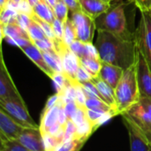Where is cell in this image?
<instances>
[{"mask_svg":"<svg viewBox=\"0 0 151 151\" xmlns=\"http://www.w3.org/2000/svg\"><path fill=\"white\" fill-rule=\"evenodd\" d=\"M81 64L93 77H99L103 67V61L100 59L85 56L81 59Z\"/></svg>","mask_w":151,"mask_h":151,"instance_id":"cell-20","label":"cell"},{"mask_svg":"<svg viewBox=\"0 0 151 151\" xmlns=\"http://www.w3.org/2000/svg\"><path fill=\"white\" fill-rule=\"evenodd\" d=\"M96 46L103 63L115 65L126 70L135 62L134 39H126L108 31L98 30Z\"/></svg>","mask_w":151,"mask_h":151,"instance_id":"cell-1","label":"cell"},{"mask_svg":"<svg viewBox=\"0 0 151 151\" xmlns=\"http://www.w3.org/2000/svg\"><path fill=\"white\" fill-rule=\"evenodd\" d=\"M53 42L55 44V50L61 59L64 74L67 77L72 85L78 83L76 81V73L81 66L80 58L63 40L55 39Z\"/></svg>","mask_w":151,"mask_h":151,"instance_id":"cell-7","label":"cell"},{"mask_svg":"<svg viewBox=\"0 0 151 151\" xmlns=\"http://www.w3.org/2000/svg\"><path fill=\"white\" fill-rule=\"evenodd\" d=\"M74 40H76V33L73 23L69 18L65 22V30H64V42L69 46Z\"/></svg>","mask_w":151,"mask_h":151,"instance_id":"cell-27","label":"cell"},{"mask_svg":"<svg viewBox=\"0 0 151 151\" xmlns=\"http://www.w3.org/2000/svg\"><path fill=\"white\" fill-rule=\"evenodd\" d=\"M51 79L56 85L57 93H62L68 85H71L67 77L64 73H55Z\"/></svg>","mask_w":151,"mask_h":151,"instance_id":"cell-29","label":"cell"},{"mask_svg":"<svg viewBox=\"0 0 151 151\" xmlns=\"http://www.w3.org/2000/svg\"><path fill=\"white\" fill-rule=\"evenodd\" d=\"M126 115L144 133L151 142V99L141 97L140 100L132 106Z\"/></svg>","mask_w":151,"mask_h":151,"instance_id":"cell-4","label":"cell"},{"mask_svg":"<svg viewBox=\"0 0 151 151\" xmlns=\"http://www.w3.org/2000/svg\"><path fill=\"white\" fill-rule=\"evenodd\" d=\"M124 71L125 70L120 67L111 65L109 63H103L99 77L102 78L104 82H106L115 90L123 76Z\"/></svg>","mask_w":151,"mask_h":151,"instance_id":"cell-16","label":"cell"},{"mask_svg":"<svg viewBox=\"0 0 151 151\" xmlns=\"http://www.w3.org/2000/svg\"><path fill=\"white\" fill-rule=\"evenodd\" d=\"M116 104L119 115L127 112L141 98L134 64L126 69L115 88Z\"/></svg>","mask_w":151,"mask_h":151,"instance_id":"cell-3","label":"cell"},{"mask_svg":"<svg viewBox=\"0 0 151 151\" xmlns=\"http://www.w3.org/2000/svg\"><path fill=\"white\" fill-rule=\"evenodd\" d=\"M71 20L75 28L76 39L84 43H92L96 29L95 19L81 10L73 12Z\"/></svg>","mask_w":151,"mask_h":151,"instance_id":"cell-8","label":"cell"},{"mask_svg":"<svg viewBox=\"0 0 151 151\" xmlns=\"http://www.w3.org/2000/svg\"><path fill=\"white\" fill-rule=\"evenodd\" d=\"M27 32L30 39L32 40V42L47 38V36L44 33V31L42 30V28L33 20H32L31 23L29 24L28 28H27Z\"/></svg>","mask_w":151,"mask_h":151,"instance_id":"cell-24","label":"cell"},{"mask_svg":"<svg viewBox=\"0 0 151 151\" xmlns=\"http://www.w3.org/2000/svg\"><path fill=\"white\" fill-rule=\"evenodd\" d=\"M129 3H133L141 12L151 11V0H129Z\"/></svg>","mask_w":151,"mask_h":151,"instance_id":"cell-35","label":"cell"},{"mask_svg":"<svg viewBox=\"0 0 151 151\" xmlns=\"http://www.w3.org/2000/svg\"><path fill=\"white\" fill-rule=\"evenodd\" d=\"M81 10L92 17L96 19L101 14L105 12L111 6V2L107 0H80Z\"/></svg>","mask_w":151,"mask_h":151,"instance_id":"cell-15","label":"cell"},{"mask_svg":"<svg viewBox=\"0 0 151 151\" xmlns=\"http://www.w3.org/2000/svg\"><path fill=\"white\" fill-rule=\"evenodd\" d=\"M85 107L88 109L100 111V112H109L113 113L115 116H119L115 109H113L108 103L104 101L101 99L94 97H87L85 101Z\"/></svg>","mask_w":151,"mask_h":151,"instance_id":"cell-21","label":"cell"},{"mask_svg":"<svg viewBox=\"0 0 151 151\" xmlns=\"http://www.w3.org/2000/svg\"><path fill=\"white\" fill-rule=\"evenodd\" d=\"M134 40L151 70V12H141L140 21L134 31Z\"/></svg>","mask_w":151,"mask_h":151,"instance_id":"cell-6","label":"cell"},{"mask_svg":"<svg viewBox=\"0 0 151 151\" xmlns=\"http://www.w3.org/2000/svg\"><path fill=\"white\" fill-rule=\"evenodd\" d=\"M70 49L80 58V60L86 55V43L81 41V40H74L70 45Z\"/></svg>","mask_w":151,"mask_h":151,"instance_id":"cell-30","label":"cell"},{"mask_svg":"<svg viewBox=\"0 0 151 151\" xmlns=\"http://www.w3.org/2000/svg\"><path fill=\"white\" fill-rule=\"evenodd\" d=\"M93 78V77L81 66L79 67L77 73H76V81L78 83H85V82H88L91 81Z\"/></svg>","mask_w":151,"mask_h":151,"instance_id":"cell-34","label":"cell"},{"mask_svg":"<svg viewBox=\"0 0 151 151\" xmlns=\"http://www.w3.org/2000/svg\"><path fill=\"white\" fill-rule=\"evenodd\" d=\"M32 20L34 21H35L42 28V30L44 31V33L46 34L47 37L51 39L52 41H54L56 39V36H55V33H54V30H53V27H52V24L51 23H49L43 20H42L41 18L37 17L35 14H33L31 16Z\"/></svg>","mask_w":151,"mask_h":151,"instance_id":"cell-28","label":"cell"},{"mask_svg":"<svg viewBox=\"0 0 151 151\" xmlns=\"http://www.w3.org/2000/svg\"><path fill=\"white\" fill-rule=\"evenodd\" d=\"M150 12H151V11H150Z\"/></svg>","mask_w":151,"mask_h":151,"instance_id":"cell-45","label":"cell"},{"mask_svg":"<svg viewBox=\"0 0 151 151\" xmlns=\"http://www.w3.org/2000/svg\"><path fill=\"white\" fill-rule=\"evenodd\" d=\"M107 1H108V0H107Z\"/></svg>","mask_w":151,"mask_h":151,"instance_id":"cell-44","label":"cell"},{"mask_svg":"<svg viewBox=\"0 0 151 151\" xmlns=\"http://www.w3.org/2000/svg\"><path fill=\"white\" fill-rule=\"evenodd\" d=\"M33 44L40 49L42 52H48V51H56L55 50V44L50 38H44L42 40H36L34 41Z\"/></svg>","mask_w":151,"mask_h":151,"instance_id":"cell-31","label":"cell"},{"mask_svg":"<svg viewBox=\"0 0 151 151\" xmlns=\"http://www.w3.org/2000/svg\"><path fill=\"white\" fill-rule=\"evenodd\" d=\"M92 81L95 83V85H96L97 90L99 91L103 100L106 103H108L113 109H115L116 112L118 113L117 104H116L115 90L110 85H108L106 82H104L102 78H100L99 77H93ZM118 115H119V113H118Z\"/></svg>","mask_w":151,"mask_h":151,"instance_id":"cell-17","label":"cell"},{"mask_svg":"<svg viewBox=\"0 0 151 151\" xmlns=\"http://www.w3.org/2000/svg\"><path fill=\"white\" fill-rule=\"evenodd\" d=\"M0 109H4L11 117L24 128L40 127L30 116L23 99L0 100Z\"/></svg>","mask_w":151,"mask_h":151,"instance_id":"cell-5","label":"cell"},{"mask_svg":"<svg viewBox=\"0 0 151 151\" xmlns=\"http://www.w3.org/2000/svg\"><path fill=\"white\" fill-rule=\"evenodd\" d=\"M134 66L140 96L151 99V70L144 56L137 46Z\"/></svg>","mask_w":151,"mask_h":151,"instance_id":"cell-9","label":"cell"},{"mask_svg":"<svg viewBox=\"0 0 151 151\" xmlns=\"http://www.w3.org/2000/svg\"><path fill=\"white\" fill-rule=\"evenodd\" d=\"M126 4V3L120 2L111 5L108 11L97 17L95 20L97 31H108L126 39H134V32H131L127 27Z\"/></svg>","mask_w":151,"mask_h":151,"instance_id":"cell-2","label":"cell"},{"mask_svg":"<svg viewBox=\"0 0 151 151\" xmlns=\"http://www.w3.org/2000/svg\"><path fill=\"white\" fill-rule=\"evenodd\" d=\"M63 1L66 4V5L68 6L69 10L72 12L81 10V5L80 0H63Z\"/></svg>","mask_w":151,"mask_h":151,"instance_id":"cell-38","label":"cell"},{"mask_svg":"<svg viewBox=\"0 0 151 151\" xmlns=\"http://www.w3.org/2000/svg\"><path fill=\"white\" fill-rule=\"evenodd\" d=\"M108 1H110V2H114V1H118V0H108Z\"/></svg>","mask_w":151,"mask_h":151,"instance_id":"cell-43","label":"cell"},{"mask_svg":"<svg viewBox=\"0 0 151 151\" xmlns=\"http://www.w3.org/2000/svg\"><path fill=\"white\" fill-rule=\"evenodd\" d=\"M20 50L50 78H51L55 75V72L50 69V67L46 62L43 57L42 52L40 49H38L34 44H31L26 47H23Z\"/></svg>","mask_w":151,"mask_h":151,"instance_id":"cell-14","label":"cell"},{"mask_svg":"<svg viewBox=\"0 0 151 151\" xmlns=\"http://www.w3.org/2000/svg\"><path fill=\"white\" fill-rule=\"evenodd\" d=\"M17 141L30 151H46L40 127L24 128Z\"/></svg>","mask_w":151,"mask_h":151,"instance_id":"cell-12","label":"cell"},{"mask_svg":"<svg viewBox=\"0 0 151 151\" xmlns=\"http://www.w3.org/2000/svg\"><path fill=\"white\" fill-rule=\"evenodd\" d=\"M27 2H28V3L33 6V7H34V6H35V4H37L41 0H27Z\"/></svg>","mask_w":151,"mask_h":151,"instance_id":"cell-41","label":"cell"},{"mask_svg":"<svg viewBox=\"0 0 151 151\" xmlns=\"http://www.w3.org/2000/svg\"><path fill=\"white\" fill-rule=\"evenodd\" d=\"M32 21L31 16L25 14V13H19L18 18H17V24H19L23 29L27 31V28H28L29 24Z\"/></svg>","mask_w":151,"mask_h":151,"instance_id":"cell-36","label":"cell"},{"mask_svg":"<svg viewBox=\"0 0 151 151\" xmlns=\"http://www.w3.org/2000/svg\"><path fill=\"white\" fill-rule=\"evenodd\" d=\"M33 8H34V14H35L37 17L41 18L42 20L52 24L56 17L52 7L50 6L44 0H41Z\"/></svg>","mask_w":151,"mask_h":151,"instance_id":"cell-19","label":"cell"},{"mask_svg":"<svg viewBox=\"0 0 151 151\" xmlns=\"http://www.w3.org/2000/svg\"><path fill=\"white\" fill-rule=\"evenodd\" d=\"M123 123L127 130L131 151H151V142L144 133L126 115H121Z\"/></svg>","mask_w":151,"mask_h":151,"instance_id":"cell-10","label":"cell"},{"mask_svg":"<svg viewBox=\"0 0 151 151\" xmlns=\"http://www.w3.org/2000/svg\"><path fill=\"white\" fill-rule=\"evenodd\" d=\"M0 151H30L17 140H0Z\"/></svg>","mask_w":151,"mask_h":151,"instance_id":"cell-26","label":"cell"},{"mask_svg":"<svg viewBox=\"0 0 151 151\" xmlns=\"http://www.w3.org/2000/svg\"><path fill=\"white\" fill-rule=\"evenodd\" d=\"M42 54L46 62L55 73H64L61 59L56 51L42 52Z\"/></svg>","mask_w":151,"mask_h":151,"instance_id":"cell-22","label":"cell"},{"mask_svg":"<svg viewBox=\"0 0 151 151\" xmlns=\"http://www.w3.org/2000/svg\"><path fill=\"white\" fill-rule=\"evenodd\" d=\"M50 6H51L52 8L55 6V4H57V2H58V0H44Z\"/></svg>","mask_w":151,"mask_h":151,"instance_id":"cell-40","label":"cell"},{"mask_svg":"<svg viewBox=\"0 0 151 151\" xmlns=\"http://www.w3.org/2000/svg\"><path fill=\"white\" fill-rule=\"evenodd\" d=\"M6 99H23L8 71L4 63V55L1 52L0 58V100Z\"/></svg>","mask_w":151,"mask_h":151,"instance_id":"cell-11","label":"cell"},{"mask_svg":"<svg viewBox=\"0 0 151 151\" xmlns=\"http://www.w3.org/2000/svg\"><path fill=\"white\" fill-rule=\"evenodd\" d=\"M11 3V0H0V12L4 10Z\"/></svg>","mask_w":151,"mask_h":151,"instance_id":"cell-39","label":"cell"},{"mask_svg":"<svg viewBox=\"0 0 151 151\" xmlns=\"http://www.w3.org/2000/svg\"><path fill=\"white\" fill-rule=\"evenodd\" d=\"M13 5L16 8V10L18 11L19 13H25V14H27L29 16H32L34 14V8L27 0H22L19 4H13Z\"/></svg>","mask_w":151,"mask_h":151,"instance_id":"cell-32","label":"cell"},{"mask_svg":"<svg viewBox=\"0 0 151 151\" xmlns=\"http://www.w3.org/2000/svg\"><path fill=\"white\" fill-rule=\"evenodd\" d=\"M18 11L12 4H10L3 11L0 12V24H10L17 23Z\"/></svg>","mask_w":151,"mask_h":151,"instance_id":"cell-23","label":"cell"},{"mask_svg":"<svg viewBox=\"0 0 151 151\" xmlns=\"http://www.w3.org/2000/svg\"><path fill=\"white\" fill-rule=\"evenodd\" d=\"M1 25V39H18V38H29L27 32L23 29L17 23L0 24Z\"/></svg>","mask_w":151,"mask_h":151,"instance_id":"cell-18","label":"cell"},{"mask_svg":"<svg viewBox=\"0 0 151 151\" xmlns=\"http://www.w3.org/2000/svg\"><path fill=\"white\" fill-rule=\"evenodd\" d=\"M53 30L56 36V39L63 40L64 41V30H65V23L59 20L58 19L55 18L54 21L52 22Z\"/></svg>","mask_w":151,"mask_h":151,"instance_id":"cell-33","label":"cell"},{"mask_svg":"<svg viewBox=\"0 0 151 151\" xmlns=\"http://www.w3.org/2000/svg\"><path fill=\"white\" fill-rule=\"evenodd\" d=\"M55 17L57 19H58L59 20H61L62 22H65L69 17H68V12L70 11L68 6L66 5V4L63 1V0H58L57 4H55V6L52 8Z\"/></svg>","mask_w":151,"mask_h":151,"instance_id":"cell-25","label":"cell"},{"mask_svg":"<svg viewBox=\"0 0 151 151\" xmlns=\"http://www.w3.org/2000/svg\"><path fill=\"white\" fill-rule=\"evenodd\" d=\"M23 129V126L0 109V140H17Z\"/></svg>","mask_w":151,"mask_h":151,"instance_id":"cell-13","label":"cell"},{"mask_svg":"<svg viewBox=\"0 0 151 151\" xmlns=\"http://www.w3.org/2000/svg\"><path fill=\"white\" fill-rule=\"evenodd\" d=\"M22 0H11V3L12 4H19V2H21Z\"/></svg>","mask_w":151,"mask_h":151,"instance_id":"cell-42","label":"cell"},{"mask_svg":"<svg viewBox=\"0 0 151 151\" xmlns=\"http://www.w3.org/2000/svg\"><path fill=\"white\" fill-rule=\"evenodd\" d=\"M85 56L100 59L98 50H97L96 46L93 44V43H86V55Z\"/></svg>","mask_w":151,"mask_h":151,"instance_id":"cell-37","label":"cell"}]
</instances>
